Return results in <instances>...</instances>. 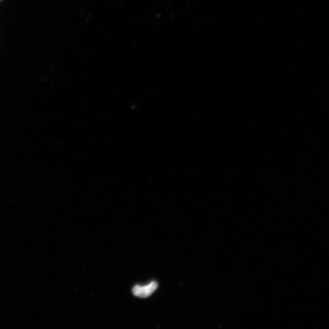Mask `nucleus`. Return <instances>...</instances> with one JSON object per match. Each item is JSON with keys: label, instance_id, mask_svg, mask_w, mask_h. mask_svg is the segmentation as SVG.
<instances>
[{"label": "nucleus", "instance_id": "1", "mask_svg": "<svg viewBox=\"0 0 329 329\" xmlns=\"http://www.w3.org/2000/svg\"><path fill=\"white\" fill-rule=\"evenodd\" d=\"M158 285L157 282H152L150 284L141 286V285H136L133 289V293L134 295L139 298H148L153 294L157 289Z\"/></svg>", "mask_w": 329, "mask_h": 329}, {"label": "nucleus", "instance_id": "2", "mask_svg": "<svg viewBox=\"0 0 329 329\" xmlns=\"http://www.w3.org/2000/svg\"><path fill=\"white\" fill-rule=\"evenodd\" d=\"M0 1H1V0H0Z\"/></svg>", "mask_w": 329, "mask_h": 329}]
</instances>
